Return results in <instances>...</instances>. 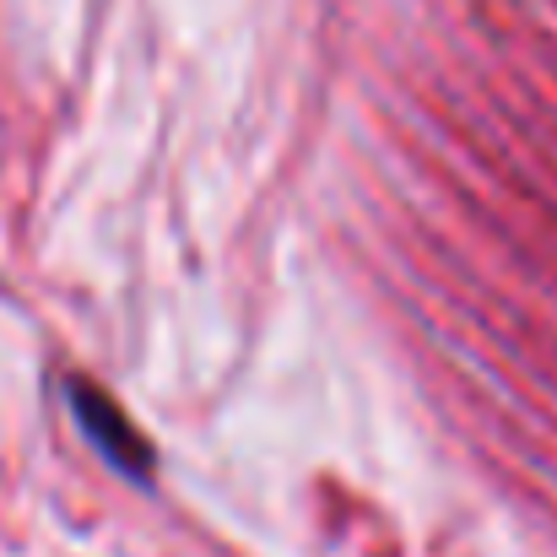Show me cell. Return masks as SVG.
<instances>
[{
    "mask_svg": "<svg viewBox=\"0 0 557 557\" xmlns=\"http://www.w3.org/2000/svg\"><path fill=\"white\" fill-rule=\"evenodd\" d=\"M71 406H76L87 438L103 449V460H109L114 471H125V476H152V449H147V438L136 433V422H131L103 389H92V384L76 379V384H71Z\"/></svg>",
    "mask_w": 557,
    "mask_h": 557,
    "instance_id": "obj_1",
    "label": "cell"
}]
</instances>
